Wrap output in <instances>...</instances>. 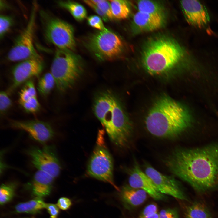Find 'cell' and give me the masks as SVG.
Instances as JSON below:
<instances>
[{"label": "cell", "instance_id": "6da1fadb", "mask_svg": "<svg viewBox=\"0 0 218 218\" xmlns=\"http://www.w3.org/2000/svg\"><path fill=\"white\" fill-rule=\"evenodd\" d=\"M165 162L172 173L196 190L205 191L213 186L218 177V144L177 149Z\"/></svg>", "mask_w": 218, "mask_h": 218}, {"label": "cell", "instance_id": "7a4b0ae2", "mask_svg": "<svg viewBox=\"0 0 218 218\" xmlns=\"http://www.w3.org/2000/svg\"><path fill=\"white\" fill-rule=\"evenodd\" d=\"M189 123L185 109L177 102L166 97L155 102L145 120L146 128L150 133L167 139L177 137L187 128Z\"/></svg>", "mask_w": 218, "mask_h": 218}, {"label": "cell", "instance_id": "3957f363", "mask_svg": "<svg viewBox=\"0 0 218 218\" xmlns=\"http://www.w3.org/2000/svg\"><path fill=\"white\" fill-rule=\"evenodd\" d=\"M93 110L111 140L120 147L126 145L133 134L132 126L116 96L109 91L100 93L95 99Z\"/></svg>", "mask_w": 218, "mask_h": 218}, {"label": "cell", "instance_id": "277c9868", "mask_svg": "<svg viewBox=\"0 0 218 218\" xmlns=\"http://www.w3.org/2000/svg\"><path fill=\"white\" fill-rule=\"evenodd\" d=\"M182 47L174 40L165 37L151 39L145 46L142 61L150 74L159 75L173 69L184 55Z\"/></svg>", "mask_w": 218, "mask_h": 218}, {"label": "cell", "instance_id": "5b68a950", "mask_svg": "<svg viewBox=\"0 0 218 218\" xmlns=\"http://www.w3.org/2000/svg\"><path fill=\"white\" fill-rule=\"evenodd\" d=\"M84 65L79 56L69 50L58 49L51 67L58 90L64 92L72 88L81 77Z\"/></svg>", "mask_w": 218, "mask_h": 218}, {"label": "cell", "instance_id": "8992f818", "mask_svg": "<svg viewBox=\"0 0 218 218\" xmlns=\"http://www.w3.org/2000/svg\"><path fill=\"white\" fill-rule=\"evenodd\" d=\"M102 133L98 136L96 146L88 163L87 173L92 177L110 183L119 191L114 182L113 160L104 145Z\"/></svg>", "mask_w": 218, "mask_h": 218}, {"label": "cell", "instance_id": "52a82bcc", "mask_svg": "<svg viewBox=\"0 0 218 218\" xmlns=\"http://www.w3.org/2000/svg\"><path fill=\"white\" fill-rule=\"evenodd\" d=\"M89 48L101 60H113L121 54L123 45L121 38L106 28L91 36L88 40Z\"/></svg>", "mask_w": 218, "mask_h": 218}, {"label": "cell", "instance_id": "ba28073f", "mask_svg": "<svg viewBox=\"0 0 218 218\" xmlns=\"http://www.w3.org/2000/svg\"><path fill=\"white\" fill-rule=\"evenodd\" d=\"M28 23L16 38L8 52L7 58L12 61H23L33 58H40L34 46L33 38L37 5L34 2Z\"/></svg>", "mask_w": 218, "mask_h": 218}, {"label": "cell", "instance_id": "9c48e42d", "mask_svg": "<svg viewBox=\"0 0 218 218\" xmlns=\"http://www.w3.org/2000/svg\"><path fill=\"white\" fill-rule=\"evenodd\" d=\"M47 17L44 23L45 35L47 39L58 49L73 50L75 41L72 26L55 17Z\"/></svg>", "mask_w": 218, "mask_h": 218}, {"label": "cell", "instance_id": "30bf717a", "mask_svg": "<svg viewBox=\"0 0 218 218\" xmlns=\"http://www.w3.org/2000/svg\"><path fill=\"white\" fill-rule=\"evenodd\" d=\"M26 153L38 170L45 172L55 179L59 175L61 167L54 146L46 145L42 148L32 146L27 150Z\"/></svg>", "mask_w": 218, "mask_h": 218}, {"label": "cell", "instance_id": "8fae6325", "mask_svg": "<svg viewBox=\"0 0 218 218\" xmlns=\"http://www.w3.org/2000/svg\"><path fill=\"white\" fill-rule=\"evenodd\" d=\"M9 125L13 128L25 131L34 140L42 144L51 140L54 135V131L49 124L39 120H12Z\"/></svg>", "mask_w": 218, "mask_h": 218}, {"label": "cell", "instance_id": "7c38bea8", "mask_svg": "<svg viewBox=\"0 0 218 218\" xmlns=\"http://www.w3.org/2000/svg\"><path fill=\"white\" fill-rule=\"evenodd\" d=\"M144 172L151 179L162 194L181 200L186 199L178 183L172 176L160 173L147 164L145 165Z\"/></svg>", "mask_w": 218, "mask_h": 218}, {"label": "cell", "instance_id": "4fadbf2b", "mask_svg": "<svg viewBox=\"0 0 218 218\" xmlns=\"http://www.w3.org/2000/svg\"><path fill=\"white\" fill-rule=\"evenodd\" d=\"M44 64L41 58H33L21 61L12 70L13 83L15 89L33 77H38L42 72Z\"/></svg>", "mask_w": 218, "mask_h": 218}, {"label": "cell", "instance_id": "5bb4252c", "mask_svg": "<svg viewBox=\"0 0 218 218\" xmlns=\"http://www.w3.org/2000/svg\"><path fill=\"white\" fill-rule=\"evenodd\" d=\"M128 182L130 187L142 190L156 200L165 198V196L158 190L151 179L141 169L135 161L131 170Z\"/></svg>", "mask_w": 218, "mask_h": 218}, {"label": "cell", "instance_id": "9a60e30c", "mask_svg": "<svg viewBox=\"0 0 218 218\" xmlns=\"http://www.w3.org/2000/svg\"><path fill=\"white\" fill-rule=\"evenodd\" d=\"M180 5L185 18L192 25L201 28L210 21L207 10L202 3L197 0H183Z\"/></svg>", "mask_w": 218, "mask_h": 218}, {"label": "cell", "instance_id": "2e32d148", "mask_svg": "<svg viewBox=\"0 0 218 218\" xmlns=\"http://www.w3.org/2000/svg\"><path fill=\"white\" fill-rule=\"evenodd\" d=\"M163 15L137 12L134 15L133 20L135 27L141 31H151L157 30L162 26Z\"/></svg>", "mask_w": 218, "mask_h": 218}, {"label": "cell", "instance_id": "e0dca14e", "mask_svg": "<svg viewBox=\"0 0 218 218\" xmlns=\"http://www.w3.org/2000/svg\"><path fill=\"white\" fill-rule=\"evenodd\" d=\"M55 178L47 173L38 170L35 173L31 184L33 193L36 197L42 198L49 195Z\"/></svg>", "mask_w": 218, "mask_h": 218}, {"label": "cell", "instance_id": "ac0fdd59", "mask_svg": "<svg viewBox=\"0 0 218 218\" xmlns=\"http://www.w3.org/2000/svg\"><path fill=\"white\" fill-rule=\"evenodd\" d=\"M147 194L144 190L130 186H124L120 191V196L123 202L132 207L143 203L147 199Z\"/></svg>", "mask_w": 218, "mask_h": 218}, {"label": "cell", "instance_id": "d6986e66", "mask_svg": "<svg viewBox=\"0 0 218 218\" xmlns=\"http://www.w3.org/2000/svg\"><path fill=\"white\" fill-rule=\"evenodd\" d=\"M46 205L41 198L36 197L28 201L18 204L15 209L18 213H35L46 208Z\"/></svg>", "mask_w": 218, "mask_h": 218}, {"label": "cell", "instance_id": "ffe728a7", "mask_svg": "<svg viewBox=\"0 0 218 218\" xmlns=\"http://www.w3.org/2000/svg\"><path fill=\"white\" fill-rule=\"evenodd\" d=\"M57 3L60 6L67 10L78 21H82L86 17L85 8L79 3L70 1H58Z\"/></svg>", "mask_w": 218, "mask_h": 218}, {"label": "cell", "instance_id": "44dd1931", "mask_svg": "<svg viewBox=\"0 0 218 218\" xmlns=\"http://www.w3.org/2000/svg\"><path fill=\"white\" fill-rule=\"evenodd\" d=\"M110 1L113 17L118 19L126 18L130 13V9L126 1L111 0Z\"/></svg>", "mask_w": 218, "mask_h": 218}, {"label": "cell", "instance_id": "7402d4cb", "mask_svg": "<svg viewBox=\"0 0 218 218\" xmlns=\"http://www.w3.org/2000/svg\"><path fill=\"white\" fill-rule=\"evenodd\" d=\"M55 84V81L52 74L51 73H47L39 80L38 89L41 95L46 96L51 92Z\"/></svg>", "mask_w": 218, "mask_h": 218}, {"label": "cell", "instance_id": "603a6c76", "mask_svg": "<svg viewBox=\"0 0 218 218\" xmlns=\"http://www.w3.org/2000/svg\"><path fill=\"white\" fill-rule=\"evenodd\" d=\"M138 11L150 14H158L163 15L162 7L157 3L146 0L138 1L137 2Z\"/></svg>", "mask_w": 218, "mask_h": 218}, {"label": "cell", "instance_id": "cb8c5ba5", "mask_svg": "<svg viewBox=\"0 0 218 218\" xmlns=\"http://www.w3.org/2000/svg\"><path fill=\"white\" fill-rule=\"evenodd\" d=\"M186 218H210V216L204 207L200 204L195 203L187 209Z\"/></svg>", "mask_w": 218, "mask_h": 218}, {"label": "cell", "instance_id": "d4e9b609", "mask_svg": "<svg viewBox=\"0 0 218 218\" xmlns=\"http://www.w3.org/2000/svg\"><path fill=\"white\" fill-rule=\"evenodd\" d=\"M36 97V92L33 82L31 80L28 81L20 92L19 102L20 103Z\"/></svg>", "mask_w": 218, "mask_h": 218}, {"label": "cell", "instance_id": "484cf974", "mask_svg": "<svg viewBox=\"0 0 218 218\" xmlns=\"http://www.w3.org/2000/svg\"><path fill=\"white\" fill-rule=\"evenodd\" d=\"M15 184H2L0 189V203L3 205L10 201L14 195Z\"/></svg>", "mask_w": 218, "mask_h": 218}, {"label": "cell", "instance_id": "4316f807", "mask_svg": "<svg viewBox=\"0 0 218 218\" xmlns=\"http://www.w3.org/2000/svg\"><path fill=\"white\" fill-rule=\"evenodd\" d=\"M20 104L25 110L29 113L36 112L38 111L40 108V104L37 97H32Z\"/></svg>", "mask_w": 218, "mask_h": 218}, {"label": "cell", "instance_id": "83f0119b", "mask_svg": "<svg viewBox=\"0 0 218 218\" xmlns=\"http://www.w3.org/2000/svg\"><path fill=\"white\" fill-rule=\"evenodd\" d=\"M108 17L109 19H113V15L109 1L104 0H91Z\"/></svg>", "mask_w": 218, "mask_h": 218}, {"label": "cell", "instance_id": "f1b7e54d", "mask_svg": "<svg viewBox=\"0 0 218 218\" xmlns=\"http://www.w3.org/2000/svg\"><path fill=\"white\" fill-rule=\"evenodd\" d=\"M13 23L12 18L9 16L1 15L0 17V36L1 38L7 32Z\"/></svg>", "mask_w": 218, "mask_h": 218}, {"label": "cell", "instance_id": "f546056e", "mask_svg": "<svg viewBox=\"0 0 218 218\" xmlns=\"http://www.w3.org/2000/svg\"><path fill=\"white\" fill-rule=\"evenodd\" d=\"M12 101L8 94L5 91H1L0 93V111L1 114L5 113L11 107Z\"/></svg>", "mask_w": 218, "mask_h": 218}, {"label": "cell", "instance_id": "4dcf8cb0", "mask_svg": "<svg viewBox=\"0 0 218 218\" xmlns=\"http://www.w3.org/2000/svg\"><path fill=\"white\" fill-rule=\"evenodd\" d=\"M88 22L91 26L99 29L100 31L104 30V27L101 19L97 15H91L87 18Z\"/></svg>", "mask_w": 218, "mask_h": 218}, {"label": "cell", "instance_id": "1f68e13d", "mask_svg": "<svg viewBox=\"0 0 218 218\" xmlns=\"http://www.w3.org/2000/svg\"><path fill=\"white\" fill-rule=\"evenodd\" d=\"M159 214V218H179L178 212L174 208L163 209Z\"/></svg>", "mask_w": 218, "mask_h": 218}, {"label": "cell", "instance_id": "d6a6232c", "mask_svg": "<svg viewBox=\"0 0 218 218\" xmlns=\"http://www.w3.org/2000/svg\"><path fill=\"white\" fill-rule=\"evenodd\" d=\"M158 208L156 204L152 203L146 206L142 211L139 217H142L158 213Z\"/></svg>", "mask_w": 218, "mask_h": 218}, {"label": "cell", "instance_id": "836d02e7", "mask_svg": "<svg viewBox=\"0 0 218 218\" xmlns=\"http://www.w3.org/2000/svg\"><path fill=\"white\" fill-rule=\"evenodd\" d=\"M83 2L86 4L91 8L105 22L108 21L109 18L95 4L92 3L91 0H84Z\"/></svg>", "mask_w": 218, "mask_h": 218}, {"label": "cell", "instance_id": "e575fe53", "mask_svg": "<svg viewBox=\"0 0 218 218\" xmlns=\"http://www.w3.org/2000/svg\"><path fill=\"white\" fill-rule=\"evenodd\" d=\"M72 203L70 199L65 197L60 198L56 204L58 207L63 210H66L71 206Z\"/></svg>", "mask_w": 218, "mask_h": 218}, {"label": "cell", "instance_id": "d590c367", "mask_svg": "<svg viewBox=\"0 0 218 218\" xmlns=\"http://www.w3.org/2000/svg\"><path fill=\"white\" fill-rule=\"evenodd\" d=\"M59 208L56 204H47L46 209L50 215V218H57L59 213Z\"/></svg>", "mask_w": 218, "mask_h": 218}, {"label": "cell", "instance_id": "8d00e7d4", "mask_svg": "<svg viewBox=\"0 0 218 218\" xmlns=\"http://www.w3.org/2000/svg\"><path fill=\"white\" fill-rule=\"evenodd\" d=\"M138 218H159V213H157L144 217H138Z\"/></svg>", "mask_w": 218, "mask_h": 218}]
</instances>
